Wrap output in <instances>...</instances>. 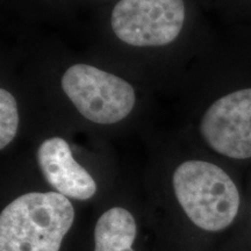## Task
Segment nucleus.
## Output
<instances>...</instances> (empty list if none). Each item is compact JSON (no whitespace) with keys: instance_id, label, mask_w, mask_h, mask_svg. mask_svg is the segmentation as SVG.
Wrapping results in <instances>:
<instances>
[{"instance_id":"nucleus-1","label":"nucleus","mask_w":251,"mask_h":251,"mask_svg":"<svg viewBox=\"0 0 251 251\" xmlns=\"http://www.w3.org/2000/svg\"><path fill=\"white\" fill-rule=\"evenodd\" d=\"M74 220V206L63 194H24L0 214V251H58Z\"/></svg>"},{"instance_id":"nucleus-4","label":"nucleus","mask_w":251,"mask_h":251,"mask_svg":"<svg viewBox=\"0 0 251 251\" xmlns=\"http://www.w3.org/2000/svg\"><path fill=\"white\" fill-rule=\"evenodd\" d=\"M185 20L183 0H120L111 25L119 40L134 47L170 45Z\"/></svg>"},{"instance_id":"nucleus-6","label":"nucleus","mask_w":251,"mask_h":251,"mask_svg":"<svg viewBox=\"0 0 251 251\" xmlns=\"http://www.w3.org/2000/svg\"><path fill=\"white\" fill-rule=\"evenodd\" d=\"M37 162L45 179L58 193L76 200H89L97 192L96 181L75 161L68 142L61 137L46 140L37 150Z\"/></svg>"},{"instance_id":"nucleus-2","label":"nucleus","mask_w":251,"mask_h":251,"mask_svg":"<svg viewBox=\"0 0 251 251\" xmlns=\"http://www.w3.org/2000/svg\"><path fill=\"white\" fill-rule=\"evenodd\" d=\"M174 190L191 221L206 231L231 225L240 208V194L231 178L218 165L187 161L176 169Z\"/></svg>"},{"instance_id":"nucleus-8","label":"nucleus","mask_w":251,"mask_h":251,"mask_svg":"<svg viewBox=\"0 0 251 251\" xmlns=\"http://www.w3.org/2000/svg\"><path fill=\"white\" fill-rule=\"evenodd\" d=\"M19 127L18 105L7 90H0V148L13 141Z\"/></svg>"},{"instance_id":"nucleus-3","label":"nucleus","mask_w":251,"mask_h":251,"mask_svg":"<svg viewBox=\"0 0 251 251\" xmlns=\"http://www.w3.org/2000/svg\"><path fill=\"white\" fill-rule=\"evenodd\" d=\"M62 89L78 112L99 125H113L133 111L135 91L128 81L87 64H75L62 77Z\"/></svg>"},{"instance_id":"nucleus-5","label":"nucleus","mask_w":251,"mask_h":251,"mask_svg":"<svg viewBox=\"0 0 251 251\" xmlns=\"http://www.w3.org/2000/svg\"><path fill=\"white\" fill-rule=\"evenodd\" d=\"M200 131L216 152L236 159L251 157V89L216 100L203 114Z\"/></svg>"},{"instance_id":"nucleus-7","label":"nucleus","mask_w":251,"mask_h":251,"mask_svg":"<svg viewBox=\"0 0 251 251\" xmlns=\"http://www.w3.org/2000/svg\"><path fill=\"white\" fill-rule=\"evenodd\" d=\"M136 222L127 209L113 207L100 216L94 228V251H134Z\"/></svg>"}]
</instances>
